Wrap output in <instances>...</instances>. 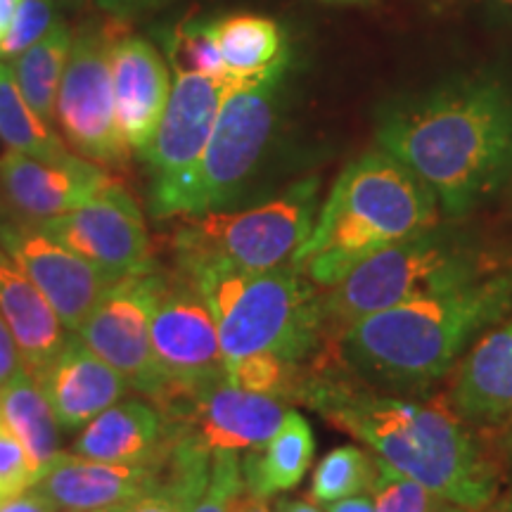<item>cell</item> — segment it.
Listing matches in <instances>:
<instances>
[{"mask_svg": "<svg viewBox=\"0 0 512 512\" xmlns=\"http://www.w3.org/2000/svg\"><path fill=\"white\" fill-rule=\"evenodd\" d=\"M223 69L235 79H252L287 60L283 29L268 17L230 15L211 24Z\"/></svg>", "mask_w": 512, "mask_h": 512, "instance_id": "obj_25", "label": "cell"}, {"mask_svg": "<svg viewBox=\"0 0 512 512\" xmlns=\"http://www.w3.org/2000/svg\"><path fill=\"white\" fill-rule=\"evenodd\" d=\"M437 223L439 202L432 190L399 159L373 150L339 174L290 266L330 290L370 254Z\"/></svg>", "mask_w": 512, "mask_h": 512, "instance_id": "obj_3", "label": "cell"}, {"mask_svg": "<svg viewBox=\"0 0 512 512\" xmlns=\"http://www.w3.org/2000/svg\"><path fill=\"white\" fill-rule=\"evenodd\" d=\"M38 226L112 280L152 271L145 216L131 192L117 181L79 209L41 221Z\"/></svg>", "mask_w": 512, "mask_h": 512, "instance_id": "obj_12", "label": "cell"}, {"mask_svg": "<svg viewBox=\"0 0 512 512\" xmlns=\"http://www.w3.org/2000/svg\"><path fill=\"white\" fill-rule=\"evenodd\" d=\"M0 140L8 150L36 159H62L72 152L19 91L10 62L0 60Z\"/></svg>", "mask_w": 512, "mask_h": 512, "instance_id": "obj_27", "label": "cell"}, {"mask_svg": "<svg viewBox=\"0 0 512 512\" xmlns=\"http://www.w3.org/2000/svg\"><path fill=\"white\" fill-rule=\"evenodd\" d=\"M0 316L15 337L24 368L38 373L67 339L53 306L43 292L31 283L27 273L0 247Z\"/></svg>", "mask_w": 512, "mask_h": 512, "instance_id": "obj_22", "label": "cell"}, {"mask_svg": "<svg viewBox=\"0 0 512 512\" xmlns=\"http://www.w3.org/2000/svg\"><path fill=\"white\" fill-rule=\"evenodd\" d=\"M380 150L413 171L451 216L491 195L512 162V95L463 79L396 102L377 124Z\"/></svg>", "mask_w": 512, "mask_h": 512, "instance_id": "obj_1", "label": "cell"}, {"mask_svg": "<svg viewBox=\"0 0 512 512\" xmlns=\"http://www.w3.org/2000/svg\"><path fill=\"white\" fill-rule=\"evenodd\" d=\"M24 368L22 354H19V347L12 337V332L5 323L3 316H0V387L10 380L12 375L19 373Z\"/></svg>", "mask_w": 512, "mask_h": 512, "instance_id": "obj_37", "label": "cell"}, {"mask_svg": "<svg viewBox=\"0 0 512 512\" xmlns=\"http://www.w3.org/2000/svg\"><path fill=\"white\" fill-rule=\"evenodd\" d=\"M159 477L162 463L121 465L83 458L76 453H60L46 467L34 489L48 496L60 512L98 510L124 505L157 489Z\"/></svg>", "mask_w": 512, "mask_h": 512, "instance_id": "obj_19", "label": "cell"}, {"mask_svg": "<svg viewBox=\"0 0 512 512\" xmlns=\"http://www.w3.org/2000/svg\"><path fill=\"white\" fill-rule=\"evenodd\" d=\"M313 453L316 439L311 425L299 413L287 411L273 437L264 446L249 448L245 458H240L247 491L261 498H273L294 489L309 472Z\"/></svg>", "mask_w": 512, "mask_h": 512, "instance_id": "obj_23", "label": "cell"}, {"mask_svg": "<svg viewBox=\"0 0 512 512\" xmlns=\"http://www.w3.org/2000/svg\"><path fill=\"white\" fill-rule=\"evenodd\" d=\"M501 508L505 510V512H512V491H510V496H508V501H505Z\"/></svg>", "mask_w": 512, "mask_h": 512, "instance_id": "obj_48", "label": "cell"}, {"mask_svg": "<svg viewBox=\"0 0 512 512\" xmlns=\"http://www.w3.org/2000/svg\"><path fill=\"white\" fill-rule=\"evenodd\" d=\"M0 247L48 299L62 325L76 332L117 280L88 264L34 221L0 214Z\"/></svg>", "mask_w": 512, "mask_h": 512, "instance_id": "obj_13", "label": "cell"}, {"mask_svg": "<svg viewBox=\"0 0 512 512\" xmlns=\"http://www.w3.org/2000/svg\"><path fill=\"white\" fill-rule=\"evenodd\" d=\"M119 31L86 22L74 31L55 105V124L81 157L100 166L126 164L131 147L121 138L114 112L110 53Z\"/></svg>", "mask_w": 512, "mask_h": 512, "instance_id": "obj_9", "label": "cell"}, {"mask_svg": "<svg viewBox=\"0 0 512 512\" xmlns=\"http://www.w3.org/2000/svg\"><path fill=\"white\" fill-rule=\"evenodd\" d=\"M0 418L17 434L43 475L46 467L62 453L60 432L46 394L27 368L19 370L0 387Z\"/></svg>", "mask_w": 512, "mask_h": 512, "instance_id": "obj_24", "label": "cell"}, {"mask_svg": "<svg viewBox=\"0 0 512 512\" xmlns=\"http://www.w3.org/2000/svg\"><path fill=\"white\" fill-rule=\"evenodd\" d=\"M166 285L162 273H131L107 287L76 335L100 358L126 377L131 389L155 401L162 389L150 328L159 294Z\"/></svg>", "mask_w": 512, "mask_h": 512, "instance_id": "obj_11", "label": "cell"}, {"mask_svg": "<svg viewBox=\"0 0 512 512\" xmlns=\"http://www.w3.org/2000/svg\"><path fill=\"white\" fill-rule=\"evenodd\" d=\"M55 5H60V8H79L83 0H53Z\"/></svg>", "mask_w": 512, "mask_h": 512, "instance_id": "obj_44", "label": "cell"}, {"mask_svg": "<svg viewBox=\"0 0 512 512\" xmlns=\"http://www.w3.org/2000/svg\"><path fill=\"white\" fill-rule=\"evenodd\" d=\"M100 10H105L107 15L124 22V19H133L147 12H155L164 5H169L171 0H95Z\"/></svg>", "mask_w": 512, "mask_h": 512, "instance_id": "obj_36", "label": "cell"}, {"mask_svg": "<svg viewBox=\"0 0 512 512\" xmlns=\"http://www.w3.org/2000/svg\"><path fill=\"white\" fill-rule=\"evenodd\" d=\"M19 0H0V43H3L5 34H8L12 17H15Z\"/></svg>", "mask_w": 512, "mask_h": 512, "instance_id": "obj_42", "label": "cell"}, {"mask_svg": "<svg viewBox=\"0 0 512 512\" xmlns=\"http://www.w3.org/2000/svg\"><path fill=\"white\" fill-rule=\"evenodd\" d=\"M38 479H41V470L31 460L17 434L0 418V503L29 491Z\"/></svg>", "mask_w": 512, "mask_h": 512, "instance_id": "obj_33", "label": "cell"}, {"mask_svg": "<svg viewBox=\"0 0 512 512\" xmlns=\"http://www.w3.org/2000/svg\"><path fill=\"white\" fill-rule=\"evenodd\" d=\"M370 496H373L375 512H437L448 503L415 479L396 472L384 460H380V472H377Z\"/></svg>", "mask_w": 512, "mask_h": 512, "instance_id": "obj_30", "label": "cell"}, {"mask_svg": "<svg viewBox=\"0 0 512 512\" xmlns=\"http://www.w3.org/2000/svg\"><path fill=\"white\" fill-rule=\"evenodd\" d=\"M491 3H494L496 8L505 10V12H512V0H491Z\"/></svg>", "mask_w": 512, "mask_h": 512, "instance_id": "obj_46", "label": "cell"}, {"mask_svg": "<svg viewBox=\"0 0 512 512\" xmlns=\"http://www.w3.org/2000/svg\"><path fill=\"white\" fill-rule=\"evenodd\" d=\"M121 512H190V503L157 486V489L121 505Z\"/></svg>", "mask_w": 512, "mask_h": 512, "instance_id": "obj_35", "label": "cell"}, {"mask_svg": "<svg viewBox=\"0 0 512 512\" xmlns=\"http://www.w3.org/2000/svg\"><path fill=\"white\" fill-rule=\"evenodd\" d=\"M114 178L81 155L36 159L8 150L0 157V200L24 221H48L93 200Z\"/></svg>", "mask_w": 512, "mask_h": 512, "instance_id": "obj_16", "label": "cell"}, {"mask_svg": "<svg viewBox=\"0 0 512 512\" xmlns=\"http://www.w3.org/2000/svg\"><path fill=\"white\" fill-rule=\"evenodd\" d=\"M437 512H484V510H472V508H463V505H453V503H446L444 508H439Z\"/></svg>", "mask_w": 512, "mask_h": 512, "instance_id": "obj_43", "label": "cell"}, {"mask_svg": "<svg viewBox=\"0 0 512 512\" xmlns=\"http://www.w3.org/2000/svg\"><path fill=\"white\" fill-rule=\"evenodd\" d=\"M323 510L325 512H375V503L370 494H358V496H349V498H342V501L323 505Z\"/></svg>", "mask_w": 512, "mask_h": 512, "instance_id": "obj_39", "label": "cell"}, {"mask_svg": "<svg viewBox=\"0 0 512 512\" xmlns=\"http://www.w3.org/2000/svg\"><path fill=\"white\" fill-rule=\"evenodd\" d=\"M273 512H325L323 505H316L313 501H297V498H280L275 503Z\"/></svg>", "mask_w": 512, "mask_h": 512, "instance_id": "obj_40", "label": "cell"}, {"mask_svg": "<svg viewBox=\"0 0 512 512\" xmlns=\"http://www.w3.org/2000/svg\"><path fill=\"white\" fill-rule=\"evenodd\" d=\"M169 425L152 403L117 401L83 427L72 453L102 463L159 465L169 453Z\"/></svg>", "mask_w": 512, "mask_h": 512, "instance_id": "obj_20", "label": "cell"}, {"mask_svg": "<svg viewBox=\"0 0 512 512\" xmlns=\"http://www.w3.org/2000/svg\"><path fill=\"white\" fill-rule=\"evenodd\" d=\"M316 214L318 181L309 178L259 207L185 216L174 235L178 271L190 278L211 268L259 273L287 266L309 238Z\"/></svg>", "mask_w": 512, "mask_h": 512, "instance_id": "obj_7", "label": "cell"}, {"mask_svg": "<svg viewBox=\"0 0 512 512\" xmlns=\"http://www.w3.org/2000/svg\"><path fill=\"white\" fill-rule=\"evenodd\" d=\"M0 512H60V508L48 496H43L41 491L31 486L24 494L0 503Z\"/></svg>", "mask_w": 512, "mask_h": 512, "instance_id": "obj_38", "label": "cell"}, {"mask_svg": "<svg viewBox=\"0 0 512 512\" xmlns=\"http://www.w3.org/2000/svg\"><path fill=\"white\" fill-rule=\"evenodd\" d=\"M482 275L475 249L434 226L370 254L330 287L323 297L325 328L347 330L356 320L389 306L451 290Z\"/></svg>", "mask_w": 512, "mask_h": 512, "instance_id": "obj_8", "label": "cell"}, {"mask_svg": "<svg viewBox=\"0 0 512 512\" xmlns=\"http://www.w3.org/2000/svg\"><path fill=\"white\" fill-rule=\"evenodd\" d=\"M62 19V8L53 0H19L8 34L0 43V60H17L24 50L41 41Z\"/></svg>", "mask_w": 512, "mask_h": 512, "instance_id": "obj_31", "label": "cell"}, {"mask_svg": "<svg viewBox=\"0 0 512 512\" xmlns=\"http://www.w3.org/2000/svg\"><path fill=\"white\" fill-rule=\"evenodd\" d=\"M235 512H273V510L268 508V498L254 496V494H249V491L245 489V494L240 496L238 510H235Z\"/></svg>", "mask_w": 512, "mask_h": 512, "instance_id": "obj_41", "label": "cell"}, {"mask_svg": "<svg viewBox=\"0 0 512 512\" xmlns=\"http://www.w3.org/2000/svg\"><path fill=\"white\" fill-rule=\"evenodd\" d=\"M453 411L479 427L505 430L512 422V318L465 356L453 384Z\"/></svg>", "mask_w": 512, "mask_h": 512, "instance_id": "obj_21", "label": "cell"}, {"mask_svg": "<svg viewBox=\"0 0 512 512\" xmlns=\"http://www.w3.org/2000/svg\"><path fill=\"white\" fill-rule=\"evenodd\" d=\"M185 280L207 302L226 361L268 351L299 363L323 337V297L290 264L259 273L211 268Z\"/></svg>", "mask_w": 512, "mask_h": 512, "instance_id": "obj_5", "label": "cell"}, {"mask_svg": "<svg viewBox=\"0 0 512 512\" xmlns=\"http://www.w3.org/2000/svg\"><path fill=\"white\" fill-rule=\"evenodd\" d=\"M496 512H505V510H503V508H498V510H496Z\"/></svg>", "mask_w": 512, "mask_h": 512, "instance_id": "obj_50", "label": "cell"}, {"mask_svg": "<svg viewBox=\"0 0 512 512\" xmlns=\"http://www.w3.org/2000/svg\"><path fill=\"white\" fill-rule=\"evenodd\" d=\"M380 460L358 446H339L316 465L311 477L309 501L328 505L342 498L370 494L375 486Z\"/></svg>", "mask_w": 512, "mask_h": 512, "instance_id": "obj_28", "label": "cell"}, {"mask_svg": "<svg viewBox=\"0 0 512 512\" xmlns=\"http://www.w3.org/2000/svg\"><path fill=\"white\" fill-rule=\"evenodd\" d=\"M503 444H505V448H508V451L512 453V422L508 427H505V437H503Z\"/></svg>", "mask_w": 512, "mask_h": 512, "instance_id": "obj_45", "label": "cell"}, {"mask_svg": "<svg viewBox=\"0 0 512 512\" xmlns=\"http://www.w3.org/2000/svg\"><path fill=\"white\" fill-rule=\"evenodd\" d=\"M287 60L242 81L223 102L202 157L181 181L150 192V211L166 216H200L228 204L254 174L271 143L275 100Z\"/></svg>", "mask_w": 512, "mask_h": 512, "instance_id": "obj_6", "label": "cell"}, {"mask_svg": "<svg viewBox=\"0 0 512 512\" xmlns=\"http://www.w3.org/2000/svg\"><path fill=\"white\" fill-rule=\"evenodd\" d=\"M64 512H74V510H64ZM76 512H121V505H114V508H98V510H76Z\"/></svg>", "mask_w": 512, "mask_h": 512, "instance_id": "obj_47", "label": "cell"}, {"mask_svg": "<svg viewBox=\"0 0 512 512\" xmlns=\"http://www.w3.org/2000/svg\"><path fill=\"white\" fill-rule=\"evenodd\" d=\"M74 31L64 19L55 24L41 41L24 50L17 60L10 62L12 74L22 91L24 100L29 102L31 110L46 124L55 128V105L64 67H67L69 50H72Z\"/></svg>", "mask_w": 512, "mask_h": 512, "instance_id": "obj_26", "label": "cell"}, {"mask_svg": "<svg viewBox=\"0 0 512 512\" xmlns=\"http://www.w3.org/2000/svg\"><path fill=\"white\" fill-rule=\"evenodd\" d=\"M245 489L238 451H211L209 479L190 512H235Z\"/></svg>", "mask_w": 512, "mask_h": 512, "instance_id": "obj_32", "label": "cell"}, {"mask_svg": "<svg viewBox=\"0 0 512 512\" xmlns=\"http://www.w3.org/2000/svg\"><path fill=\"white\" fill-rule=\"evenodd\" d=\"M110 67L114 112H117L121 138L140 155L155 138L174 86V76L166 67L162 53L147 38L124 31H119L112 43Z\"/></svg>", "mask_w": 512, "mask_h": 512, "instance_id": "obj_17", "label": "cell"}, {"mask_svg": "<svg viewBox=\"0 0 512 512\" xmlns=\"http://www.w3.org/2000/svg\"><path fill=\"white\" fill-rule=\"evenodd\" d=\"M171 57H174L176 69H188V72L209 76H226L219 43H216L211 24H192V27L178 31Z\"/></svg>", "mask_w": 512, "mask_h": 512, "instance_id": "obj_34", "label": "cell"}, {"mask_svg": "<svg viewBox=\"0 0 512 512\" xmlns=\"http://www.w3.org/2000/svg\"><path fill=\"white\" fill-rule=\"evenodd\" d=\"M323 3H361V0H323Z\"/></svg>", "mask_w": 512, "mask_h": 512, "instance_id": "obj_49", "label": "cell"}, {"mask_svg": "<svg viewBox=\"0 0 512 512\" xmlns=\"http://www.w3.org/2000/svg\"><path fill=\"white\" fill-rule=\"evenodd\" d=\"M226 380L233 387L247 389V392L256 394L278 396L283 401L299 396L304 384L302 377H299L297 363L268 354V351L226 361Z\"/></svg>", "mask_w": 512, "mask_h": 512, "instance_id": "obj_29", "label": "cell"}, {"mask_svg": "<svg viewBox=\"0 0 512 512\" xmlns=\"http://www.w3.org/2000/svg\"><path fill=\"white\" fill-rule=\"evenodd\" d=\"M299 399L444 501L484 510L496 498L494 465L451 408L358 394L328 382L302 384Z\"/></svg>", "mask_w": 512, "mask_h": 512, "instance_id": "obj_2", "label": "cell"}, {"mask_svg": "<svg viewBox=\"0 0 512 512\" xmlns=\"http://www.w3.org/2000/svg\"><path fill=\"white\" fill-rule=\"evenodd\" d=\"M31 377L46 394L62 430L86 427L124 399L131 387L126 377L86 347L79 335H67L60 351Z\"/></svg>", "mask_w": 512, "mask_h": 512, "instance_id": "obj_18", "label": "cell"}, {"mask_svg": "<svg viewBox=\"0 0 512 512\" xmlns=\"http://www.w3.org/2000/svg\"><path fill=\"white\" fill-rule=\"evenodd\" d=\"M510 309L512 271L489 273L356 320L344 330V351L356 368L377 380L427 384Z\"/></svg>", "mask_w": 512, "mask_h": 512, "instance_id": "obj_4", "label": "cell"}, {"mask_svg": "<svg viewBox=\"0 0 512 512\" xmlns=\"http://www.w3.org/2000/svg\"><path fill=\"white\" fill-rule=\"evenodd\" d=\"M150 342L162 377V389L152 401L159 411L226 377L216 320L188 280H166L152 316Z\"/></svg>", "mask_w": 512, "mask_h": 512, "instance_id": "obj_10", "label": "cell"}, {"mask_svg": "<svg viewBox=\"0 0 512 512\" xmlns=\"http://www.w3.org/2000/svg\"><path fill=\"white\" fill-rule=\"evenodd\" d=\"M174 86L152 143L140 152L152 171V190H164L188 174L207 147L223 102L242 81L174 67Z\"/></svg>", "mask_w": 512, "mask_h": 512, "instance_id": "obj_14", "label": "cell"}, {"mask_svg": "<svg viewBox=\"0 0 512 512\" xmlns=\"http://www.w3.org/2000/svg\"><path fill=\"white\" fill-rule=\"evenodd\" d=\"M162 415L174 430L188 434L207 451H247L273 437L287 408L278 396L247 392L223 377L171 403Z\"/></svg>", "mask_w": 512, "mask_h": 512, "instance_id": "obj_15", "label": "cell"}]
</instances>
